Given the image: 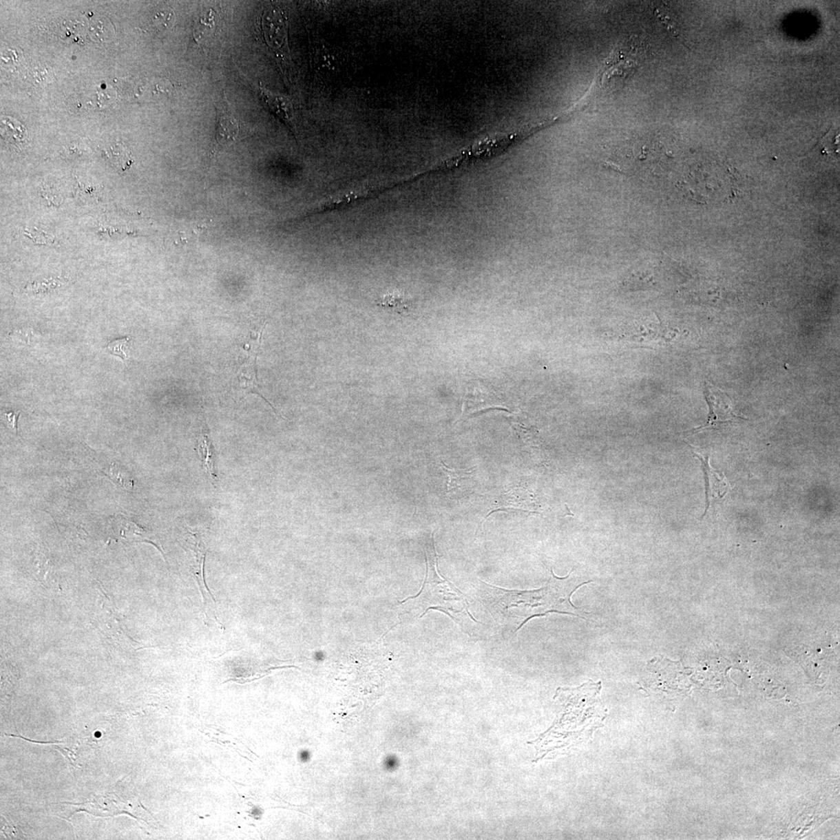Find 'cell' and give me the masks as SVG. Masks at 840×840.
I'll list each match as a JSON object with an SVG mask.
<instances>
[{
	"label": "cell",
	"instance_id": "15",
	"mask_svg": "<svg viewBox=\"0 0 840 840\" xmlns=\"http://www.w3.org/2000/svg\"><path fill=\"white\" fill-rule=\"evenodd\" d=\"M19 413H20L19 412H9L8 413H5V418H6V419H7V421L9 423L10 427L16 430L17 434H18L17 419H18V417H19Z\"/></svg>",
	"mask_w": 840,
	"mask_h": 840
},
{
	"label": "cell",
	"instance_id": "3",
	"mask_svg": "<svg viewBox=\"0 0 840 840\" xmlns=\"http://www.w3.org/2000/svg\"><path fill=\"white\" fill-rule=\"evenodd\" d=\"M704 394L710 407L709 417L704 425L691 430L693 433L704 428H717L726 423H736L739 419H747L735 413L727 394L707 382L705 383Z\"/></svg>",
	"mask_w": 840,
	"mask_h": 840
},
{
	"label": "cell",
	"instance_id": "1",
	"mask_svg": "<svg viewBox=\"0 0 840 840\" xmlns=\"http://www.w3.org/2000/svg\"><path fill=\"white\" fill-rule=\"evenodd\" d=\"M551 573L547 585L532 591L503 589L480 580V598L497 622L514 627L515 632L533 618L549 613L583 618L571 602V596L580 587L591 581L580 582L571 577L572 572L562 578L553 571Z\"/></svg>",
	"mask_w": 840,
	"mask_h": 840
},
{
	"label": "cell",
	"instance_id": "13",
	"mask_svg": "<svg viewBox=\"0 0 840 840\" xmlns=\"http://www.w3.org/2000/svg\"><path fill=\"white\" fill-rule=\"evenodd\" d=\"M442 465H443V470H445V472H447V475L449 477V482L448 483V491H451L452 490L454 483L455 484V483L457 482L458 480H460V479L461 480V479H465L466 478H468V476L471 475V474L473 472V470H472V471L451 470L448 469V468L445 465V463H443V461H442Z\"/></svg>",
	"mask_w": 840,
	"mask_h": 840
},
{
	"label": "cell",
	"instance_id": "11",
	"mask_svg": "<svg viewBox=\"0 0 840 840\" xmlns=\"http://www.w3.org/2000/svg\"><path fill=\"white\" fill-rule=\"evenodd\" d=\"M268 17L266 28L269 29L268 34L270 35L269 40L271 41L272 45L280 48L284 44L285 39V25L283 18L275 11L271 12Z\"/></svg>",
	"mask_w": 840,
	"mask_h": 840
},
{
	"label": "cell",
	"instance_id": "10",
	"mask_svg": "<svg viewBox=\"0 0 840 840\" xmlns=\"http://www.w3.org/2000/svg\"><path fill=\"white\" fill-rule=\"evenodd\" d=\"M377 304L380 307L392 308L397 313L405 315L410 311L411 302L404 293L393 292L386 294L378 299Z\"/></svg>",
	"mask_w": 840,
	"mask_h": 840
},
{
	"label": "cell",
	"instance_id": "12",
	"mask_svg": "<svg viewBox=\"0 0 840 840\" xmlns=\"http://www.w3.org/2000/svg\"><path fill=\"white\" fill-rule=\"evenodd\" d=\"M199 452L202 460L203 467L209 474L210 480L213 483L217 479L214 471V462L213 459V453L211 450V443L209 441L207 435H202L199 438Z\"/></svg>",
	"mask_w": 840,
	"mask_h": 840
},
{
	"label": "cell",
	"instance_id": "4",
	"mask_svg": "<svg viewBox=\"0 0 840 840\" xmlns=\"http://www.w3.org/2000/svg\"><path fill=\"white\" fill-rule=\"evenodd\" d=\"M690 447H691L692 452L695 457L701 461L702 468H703L704 472L706 494V508L703 515V517H704L712 502L722 499V498L727 495L728 490L731 489V485L724 474L714 470L711 466L709 454L704 451V450L693 446Z\"/></svg>",
	"mask_w": 840,
	"mask_h": 840
},
{
	"label": "cell",
	"instance_id": "2",
	"mask_svg": "<svg viewBox=\"0 0 840 840\" xmlns=\"http://www.w3.org/2000/svg\"><path fill=\"white\" fill-rule=\"evenodd\" d=\"M426 559H427V577L424 581L422 590L417 596L409 598L405 601L410 602L411 608L409 613L417 611L421 618L430 609H437L448 614L454 620L461 623L469 618L476 621L470 615L469 604L465 596L451 582L445 580L437 572L438 556L433 548L425 549Z\"/></svg>",
	"mask_w": 840,
	"mask_h": 840
},
{
	"label": "cell",
	"instance_id": "5",
	"mask_svg": "<svg viewBox=\"0 0 840 840\" xmlns=\"http://www.w3.org/2000/svg\"><path fill=\"white\" fill-rule=\"evenodd\" d=\"M239 134V124L227 106L218 107V124L216 128L214 153L228 147L235 142Z\"/></svg>",
	"mask_w": 840,
	"mask_h": 840
},
{
	"label": "cell",
	"instance_id": "8",
	"mask_svg": "<svg viewBox=\"0 0 840 840\" xmlns=\"http://www.w3.org/2000/svg\"><path fill=\"white\" fill-rule=\"evenodd\" d=\"M103 152L105 158L118 171H125L134 163L129 148L123 143H113L107 147Z\"/></svg>",
	"mask_w": 840,
	"mask_h": 840
},
{
	"label": "cell",
	"instance_id": "9",
	"mask_svg": "<svg viewBox=\"0 0 840 840\" xmlns=\"http://www.w3.org/2000/svg\"><path fill=\"white\" fill-rule=\"evenodd\" d=\"M193 550L195 553V565L193 568V573L202 592L204 605L207 607V601L209 602V600H211L213 602L216 603V600L207 587L205 579H204V562H205L206 552L204 546L202 547V543L199 542L196 543Z\"/></svg>",
	"mask_w": 840,
	"mask_h": 840
},
{
	"label": "cell",
	"instance_id": "7",
	"mask_svg": "<svg viewBox=\"0 0 840 840\" xmlns=\"http://www.w3.org/2000/svg\"><path fill=\"white\" fill-rule=\"evenodd\" d=\"M260 344L261 342L259 344H258L256 348H255L253 353L250 354L248 361H246L245 364L242 365L237 372L235 377L237 378L236 380L238 381V387L241 392H244L245 394L255 393L260 395L263 399H265L267 401L269 406H271L274 412H275V410L271 403H270L267 399L264 398V396L260 393L259 385H258L257 383L255 363L257 354L258 352H259V347L260 346Z\"/></svg>",
	"mask_w": 840,
	"mask_h": 840
},
{
	"label": "cell",
	"instance_id": "14",
	"mask_svg": "<svg viewBox=\"0 0 840 840\" xmlns=\"http://www.w3.org/2000/svg\"><path fill=\"white\" fill-rule=\"evenodd\" d=\"M128 340L129 338L127 337L113 340L105 347V349L112 354V355L125 359L126 354L124 352V346L127 343Z\"/></svg>",
	"mask_w": 840,
	"mask_h": 840
},
{
	"label": "cell",
	"instance_id": "6",
	"mask_svg": "<svg viewBox=\"0 0 840 840\" xmlns=\"http://www.w3.org/2000/svg\"><path fill=\"white\" fill-rule=\"evenodd\" d=\"M262 98L266 104L269 110L283 122L287 127L293 130L295 126V114L292 101L284 95L274 93L266 88L259 87Z\"/></svg>",
	"mask_w": 840,
	"mask_h": 840
}]
</instances>
